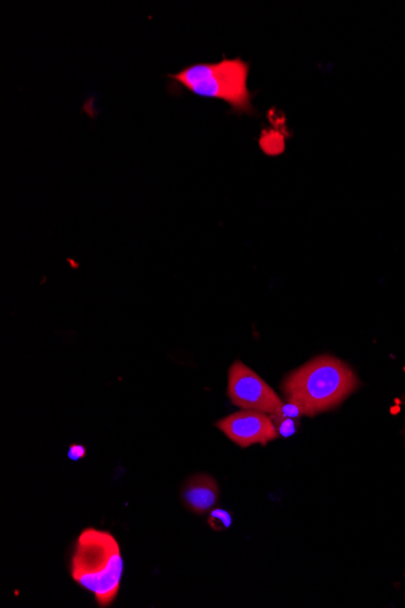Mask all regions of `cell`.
<instances>
[{
    "instance_id": "ba28073f",
    "label": "cell",
    "mask_w": 405,
    "mask_h": 608,
    "mask_svg": "<svg viewBox=\"0 0 405 608\" xmlns=\"http://www.w3.org/2000/svg\"><path fill=\"white\" fill-rule=\"evenodd\" d=\"M208 524L214 531H225L232 526V515L225 509L210 510Z\"/></svg>"
},
{
    "instance_id": "8fae6325",
    "label": "cell",
    "mask_w": 405,
    "mask_h": 608,
    "mask_svg": "<svg viewBox=\"0 0 405 608\" xmlns=\"http://www.w3.org/2000/svg\"><path fill=\"white\" fill-rule=\"evenodd\" d=\"M87 454V450L81 445H72L70 447V451H68V458L77 462V460H81Z\"/></svg>"
},
{
    "instance_id": "5b68a950",
    "label": "cell",
    "mask_w": 405,
    "mask_h": 608,
    "mask_svg": "<svg viewBox=\"0 0 405 608\" xmlns=\"http://www.w3.org/2000/svg\"><path fill=\"white\" fill-rule=\"evenodd\" d=\"M216 426L228 439L243 448L253 445L265 446L279 436L271 417L266 413L249 411V409H243L242 412L219 420Z\"/></svg>"
},
{
    "instance_id": "9c48e42d",
    "label": "cell",
    "mask_w": 405,
    "mask_h": 608,
    "mask_svg": "<svg viewBox=\"0 0 405 608\" xmlns=\"http://www.w3.org/2000/svg\"><path fill=\"white\" fill-rule=\"evenodd\" d=\"M302 416H306L304 408L298 405V403L288 400L287 402L283 403L281 408H279V411L276 414H272L271 417L290 418L295 420L301 418Z\"/></svg>"
},
{
    "instance_id": "7a4b0ae2",
    "label": "cell",
    "mask_w": 405,
    "mask_h": 608,
    "mask_svg": "<svg viewBox=\"0 0 405 608\" xmlns=\"http://www.w3.org/2000/svg\"><path fill=\"white\" fill-rule=\"evenodd\" d=\"M124 570L121 547L110 532L87 528L78 537L72 556L74 582L93 593L100 607L116 600Z\"/></svg>"
},
{
    "instance_id": "277c9868",
    "label": "cell",
    "mask_w": 405,
    "mask_h": 608,
    "mask_svg": "<svg viewBox=\"0 0 405 608\" xmlns=\"http://www.w3.org/2000/svg\"><path fill=\"white\" fill-rule=\"evenodd\" d=\"M228 397L236 406L249 411L276 414L283 405L275 390L243 362L237 361L228 372Z\"/></svg>"
},
{
    "instance_id": "30bf717a",
    "label": "cell",
    "mask_w": 405,
    "mask_h": 608,
    "mask_svg": "<svg viewBox=\"0 0 405 608\" xmlns=\"http://www.w3.org/2000/svg\"><path fill=\"white\" fill-rule=\"evenodd\" d=\"M271 418L273 420V423H275V425H276L279 435H281L283 437H290L295 434L296 428H295L294 419L276 418V417H271Z\"/></svg>"
},
{
    "instance_id": "6da1fadb",
    "label": "cell",
    "mask_w": 405,
    "mask_h": 608,
    "mask_svg": "<svg viewBox=\"0 0 405 608\" xmlns=\"http://www.w3.org/2000/svg\"><path fill=\"white\" fill-rule=\"evenodd\" d=\"M355 372L332 356H321L290 373L283 382L287 400L298 403L306 416L330 411L358 388Z\"/></svg>"
},
{
    "instance_id": "52a82bcc",
    "label": "cell",
    "mask_w": 405,
    "mask_h": 608,
    "mask_svg": "<svg viewBox=\"0 0 405 608\" xmlns=\"http://www.w3.org/2000/svg\"><path fill=\"white\" fill-rule=\"evenodd\" d=\"M261 150L268 156H278L284 152V136L277 129H264L259 141Z\"/></svg>"
},
{
    "instance_id": "3957f363",
    "label": "cell",
    "mask_w": 405,
    "mask_h": 608,
    "mask_svg": "<svg viewBox=\"0 0 405 608\" xmlns=\"http://www.w3.org/2000/svg\"><path fill=\"white\" fill-rule=\"evenodd\" d=\"M250 64L241 58L202 62L169 75L175 84L205 99L221 100L238 116H256L254 94L248 87Z\"/></svg>"
},
{
    "instance_id": "8992f818",
    "label": "cell",
    "mask_w": 405,
    "mask_h": 608,
    "mask_svg": "<svg viewBox=\"0 0 405 608\" xmlns=\"http://www.w3.org/2000/svg\"><path fill=\"white\" fill-rule=\"evenodd\" d=\"M219 496V486L215 479L205 474L190 477L181 491L185 507L197 514H205L214 509Z\"/></svg>"
}]
</instances>
